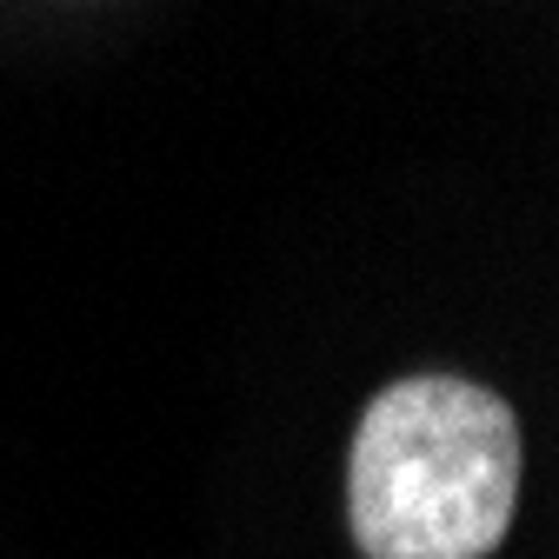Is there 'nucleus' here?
Segmentation results:
<instances>
[{"label":"nucleus","instance_id":"obj_1","mask_svg":"<svg viewBox=\"0 0 559 559\" xmlns=\"http://www.w3.org/2000/svg\"><path fill=\"white\" fill-rule=\"evenodd\" d=\"M520 413L466 373L373 393L346 447V533L360 559H493L520 513Z\"/></svg>","mask_w":559,"mask_h":559}]
</instances>
